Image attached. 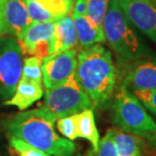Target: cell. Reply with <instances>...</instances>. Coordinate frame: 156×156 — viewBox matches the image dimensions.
I'll return each instance as SVG.
<instances>
[{
    "label": "cell",
    "mask_w": 156,
    "mask_h": 156,
    "mask_svg": "<svg viewBox=\"0 0 156 156\" xmlns=\"http://www.w3.org/2000/svg\"><path fill=\"white\" fill-rule=\"evenodd\" d=\"M44 95L43 83L27 80L20 77L13 95L4 102L6 105H13L20 111H24L32 107Z\"/></svg>",
    "instance_id": "obj_15"
},
{
    "label": "cell",
    "mask_w": 156,
    "mask_h": 156,
    "mask_svg": "<svg viewBox=\"0 0 156 156\" xmlns=\"http://www.w3.org/2000/svg\"><path fill=\"white\" fill-rule=\"evenodd\" d=\"M134 94L141 101L146 110L156 116V89L135 91Z\"/></svg>",
    "instance_id": "obj_23"
},
{
    "label": "cell",
    "mask_w": 156,
    "mask_h": 156,
    "mask_svg": "<svg viewBox=\"0 0 156 156\" xmlns=\"http://www.w3.org/2000/svg\"><path fill=\"white\" fill-rule=\"evenodd\" d=\"M150 143H151L152 148H153L154 151L156 152V135L152 137V138H150Z\"/></svg>",
    "instance_id": "obj_25"
},
{
    "label": "cell",
    "mask_w": 156,
    "mask_h": 156,
    "mask_svg": "<svg viewBox=\"0 0 156 156\" xmlns=\"http://www.w3.org/2000/svg\"><path fill=\"white\" fill-rule=\"evenodd\" d=\"M4 5L5 0H0V36H6L4 23Z\"/></svg>",
    "instance_id": "obj_24"
},
{
    "label": "cell",
    "mask_w": 156,
    "mask_h": 156,
    "mask_svg": "<svg viewBox=\"0 0 156 156\" xmlns=\"http://www.w3.org/2000/svg\"><path fill=\"white\" fill-rule=\"evenodd\" d=\"M23 67V54L17 41L0 36V99L8 101L13 95Z\"/></svg>",
    "instance_id": "obj_6"
},
{
    "label": "cell",
    "mask_w": 156,
    "mask_h": 156,
    "mask_svg": "<svg viewBox=\"0 0 156 156\" xmlns=\"http://www.w3.org/2000/svg\"><path fill=\"white\" fill-rule=\"evenodd\" d=\"M75 76L93 108L111 105L117 90L118 70L110 50L101 44L82 48L77 53Z\"/></svg>",
    "instance_id": "obj_1"
},
{
    "label": "cell",
    "mask_w": 156,
    "mask_h": 156,
    "mask_svg": "<svg viewBox=\"0 0 156 156\" xmlns=\"http://www.w3.org/2000/svg\"><path fill=\"white\" fill-rule=\"evenodd\" d=\"M71 13L75 26L78 44L82 48L105 42L104 30L93 26L87 17L86 0H74Z\"/></svg>",
    "instance_id": "obj_11"
},
{
    "label": "cell",
    "mask_w": 156,
    "mask_h": 156,
    "mask_svg": "<svg viewBox=\"0 0 156 156\" xmlns=\"http://www.w3.org/2000/svg\"><path fill=\"white\" fill-rule=\"evenodd\" d=\"M77 66V51L68 50L55 56L45 58L42 63L43 84L46 89H51L64 83Z\"/></svg>",
    "instance_id": "obj_8"
},
{
    "label": "cell",
    "mask_w": 156,
    "mask_h": 156,
    "mask_svg": "<svg viewBox=\"0 0 156 156\" xmlns=\"http://www.w3.org/2000/svg\"><path fill=\"white\" fill-rule=\"evenodd\" d=\"M4 23L6 35L20 39L33 24L26 0H5Z\"/></svg>",
    "instance_id": "obj_13"
},
{
    "label": "cell",
    "mask_w": 156,
    "mask_h": 156,
    "mask_svg": "<svg viewBox=\"0 0 156 156\" xmlns=\"http://www.w3.org/2000/svg\"><path fill=\"white\" fill-rule=\"evenodd\" d=\"M112 99V122L117 129L136 137L150 139L156 135V123L134 92L118 87Z\"/></svg>",
    "instance_id": "obj_4"
},
{
    "label": "cell",
    "mask_w": 156,
    "mask_h": 156,
    "mask_svg": "<svg viewBox=\"0 0 156 156\" xmlns=\"http://www.w3.org/2000/svg\"><path fill=\"white\" fill-rule=\"evenodd\" d=\"M102 30L105 42L122 69L127 70L137 62L156 55L145 37L126 16L118 0L110 1Z\"/></svg>",
    "instance_id": "obj_3"
},
{
    "label": "cell",
    "mask_w": 156,
    "mask_h": 156,
    "mask_svg": "<svg viewBox=\"0 0 156 156\" xmlns=\"http://www.w3.org/2000/svg\"><path fill=\"white\" fill-rule=\"evenodd\" d=\"M77 114L71 115V116L63 117L58 119L56 122V126H57L58 131L63 135L65 138L74 141L78 137L77 132Z\"/></svg>",
    "instance_id": "obj_22"
},
{
    "label": "cell",
    "mask_w": 156,
    "mask_h": 156,
    "mask_svg": "<svg viewBox=\"0 0 156 156\" xmlns=\"http://www.w3.org/2000/svg\"><path fill=\"white\" fill-rule=\"evenodd\" d=\"M122 85L132 92L156 89V55L137 62L125 70Z\"/></svg>",
    "instance_id": "obj_10"
},
{
    "label": "cell",
    "mask_w": 156,
    "mask_h": 156,
    "mask_svg": "<svg viewBox=\"0 0 156 156\" xmlns=\"http://www.w3.org/2000/svg\"><path fill=\"white\" fill-rule=\"evenodd\" d=\"M85 156H118L114 139V129H108L105 135L99 141L98 149L87 151Z\"/></svg>",
    "instance_id": "obj_21"
},
{
    "label": "cell",
    "mask_w": 156,
    "mask_h": 156,
    "mask_svg": "<svg viewBox=\"0 0 156 156\" xmlns=\"http://www.w3.org/2000/svg\"><path fill=\"white\" fill-rule=\"evenodd\" d=\"M44 108L60 119L81 113L87 108H93V105L78 83L75 73H73L64 83L46 89Z\"/></svg>",
    "instance_id": "obj_5"
},
{
    "label": "cell",
    "mask_w": 156,
    "mask_h": 156,
    "mask_svg": "<svg viewBox=\"0 0 156 156\" xmlns=\"http://www.w3.org/2000/svg\"><path fill=\"white\" fill-rule=\"evenodd\" d=\"M42 63V59L37 57H27L26 59H23L21 78L36 81V82L39 83H43Z\"/></svg>",
    "instance_id": "obj_20"
},
{
    "label": "cell",
    "mask_w": 156,
    "mask_h": 156,
    "mask_svg": "<svg viewBox=\"0 0 156 156\" xmlns=\"http://www.w3.org/2000/svg\"><path fill=\"white\" fill-rule=\"evenodd\" d=\"M151 1H153V2H156V0H151Z\"/></svg>",
    "instance_id": "obj_26"
},
{
    "label": "cell",
    "mask_w": 156,
    "mask_h": 156,
    "mask_svg": "<svg viewBox=\"0 0 156 156\" xmlns=\"http://www.w3.org/2000/svg\"><path fill=\"white\" fill-rule=\"evenodd\" d=\"M77 132L78 137L87 140L92 146V149H98L99 145V133L94 120L93 108H87L77 115Z\"/></svg>",
    "instance_id": "obj_16"
},
{
    "label": "cell",
    "mask_w": 156,
    "mask_h": 156,
    "mask_svg": "<svg viewBox=\"0 0 156 156\" xmlns=\"http://www.w3.org/2000/svg\"><path fill=\"white\" fill-rule=\"evenodd\" d=\"M111 0H86L87 17L94 27L102 30V23Z\"/></svg>",
    "instance_id": "obj_18"
},
{
    "label": "cell",
    "mask_w": 156,
    "mask_h": 156,
    "mask_svg": "<svg viewBox=\"0 0 156 156\" xmlns=\"http://www.w3.org/2000/svg\"><path fill=\"white\" fill-rule=\"evenodd\" d=\"M54 29L55 23H33L23 35L16 40L23 54L42 60L49 57Z\"/></svg>",
    "instance_id": "obj_9"
},
{
    "label": "cell",
    "mask_w": 156,
    "mask_h": 156,
    "mask_svg": "<svg viewBox=\"0 0 156 156\" xmlns=\"http://www.w3.org/2000/svg\"><path fill=\"white\" fill-rule=\"evenodd\" d=\"M58 119L46 108L21 112L4 122L8 137H15L52 156H71L75 144L59 136L55 130Z\"/></svg>",
    "instance_id": "obj_2"
},
{
    "label": "cell",
    "mask_w": 156,
    "mask_h": 156,
    "mask_svg": "<svg viewBox=\"0 0 156 156\" xmlns=\"http://www.w3.org/2000/svg\"><path fill=\"white\" fill-rule=\"evenodd\" d=\"M126 16L145 38L156 45V2L151 0H118Z\"/></svg>",
    "instance_id": "obj_7"
},
{
    "label": "cell",
    "mask_w": 156,
    "mask_h": 156,
    "mask_svg": "<svg viewBox=\"0 0 156 156\" xmlns=\"http://www.w3.org/2000/svg\"><path fill=\"white\" fill-rule=\"evenodd\" d=\"M33 23H56L72 11L74 0H26Z\"/></svg>",
    "instance_id": "obj_12"
},
{
    "label": "cell",
    "mask_w": 156,
    "mask_h": 156,
    "mask_svg": "<svg viewBox=\"0 0 156 156\" xmlns=\"http://www.w3.org/2000/svg\"><path fill=\"white\" fill-rule=\"evenodd\" d=\"M113 129L118 156H143L141 143L138 137L125 133L117 128Z\"/></svg>",
    "instance_id": "obj_17"
},
{
    "label": "cell",
    "mask_w": 156,
    "mask_h": 156,
    "mask_svg": "<svg viewBox=\"0 0 156 156\" xmlns=\"http://www.w3.org/2000/svg\"><path fill=\"white\" fill-rule=\"evenodd\" d=\"M78 45L75 26L72 13L67 14L55 23V29L51 41L50 56H55L68 50L75 49Z\"/></svg>",
    "instance_id": "obj_14"
},
{
    "label": "cell",
    "mask_w": 156,
    "mask_h": 156,
    "mask_svg": "<svg viewBox=\"0 0 156 156\" xmlns=\"http://www.w3.org/2000/svg\"><path fill=\"white\" fill-rule=\"evenodd\" d=\"M8 138L9 149L15 156H52L18 138L15 137H8Z\"/></svg>",
    "instance_id": "obj_19"
}]
</instances>
